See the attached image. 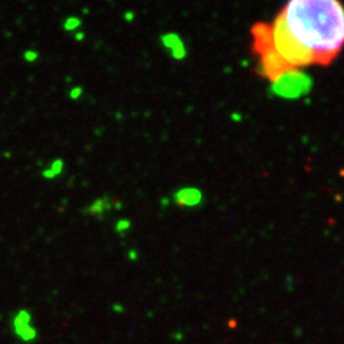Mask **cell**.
Segmentation results:
<instances>
[{"mask_svg": "<svg viewBox=\"0 0 344 344\" xmlns=\"http://www.w3.org/2000/svg\"><path fill=\"white\" fill-rule=\"evenodd\" d=\"M291 35L329 66L344 46V7L337 0H293L283 9Z\"/></svg>", "mask_w": 344, "mask_h": 344, "instance_id": "obj_1", "label": "cell"}, {"mask_svg": "<svg viewBox=\"0 0 344 344\" xmlns=\"http://www.w3.org/2000/svg\"><path fill=\"white\" fill-rule=\"evenodd\" d=\"M271 26V36L275 52L287 62L293 69H298L308 65H316V58L311 50L304 48L291 32L288 30L283 14L280 13Z\"/></svg>", "mask_w": 344, "mask_h": 344, "instance_id": "obj_2", "label": "cell"}, {"mask_svg": "<svg viewBox=\"0 0 344 344\" xmlns=\"http://www.w3.org/2000/svg\"><path fill=\"white\" fill-rule=\"evenodd\" d=\"M251 32L254 39L253 46L259 55V69L262 71V76H265L274 84L278 78H281L293 68L287 62H284L283 58L274 49L270 25L257 23L253 26Z\"/></svg>", "mask_w": 344, "mask_h": 344, "instance_id": "obj_3", "label": "cell"}, {"mask_svg": "<svg viewBox=\"0 0 344 344\" xmlns=\"http://www.w3.org/2000/svg\"><path fill=\"white\" fill-rule=\"evenodd\" d=\"M310 84L311 82L307 76L300 74L297 69H291L274 82V90L281 96L295 98L307 92Z\"/></svg>", "mask_w": 344, "mask_h": 344, "instance_id": "obj_4", "label": "cell"}, {"mask_svg": "<svg viewBox=\"0 0 344 344\" xmlns=\"http://www.w3.org/2000/svg\"><path fill=\"white\" fill-rule=\"evenodd\" d=\"M173 201L179 207H188V208L198 207L202 202V192L194 186H185L173 194Z\"/></svg>", "mask_w": 344, "mask_h": 344, "instance_id": "obj_5", "label": "cell"}, {"mask_svg": "<svg viewBox=\"0 0 344 344\" xmlns=\"http://www.w3.org/2000/svg\"><path fill=\"white\" fill-rule=\"evenodd\" d=\"M161 42H162V45H164L167 49H170L171 56L173 59H176V61H182V59H185V56H186V49H185L184 42H182V39L179 37V35H176V33H167V35H162V36H161Z\"/></svg>", "mask_w": 344, "mask_h": 344, "instance_id": "obj_6", "label": "cell"}, {"mask_svg": "<svg viewBox=\"0 0 344 344\" xmlns=\"http://www.w3.org/2000/svg\"><path fill=\"white\" fill-rule=\"evenodd\" d=\"M29 321H30V316L26 310H22L17 317L14 319V327H16V332L19 333L22 337H26V334H29L30 337L35 334V332L29 327Z\"/></svg>", "mask_w": 344, "mask_h": 344, "instance_id": "obj_7", "label": "cell"}, {"mask_svg": "<svg viewBox=\"0 0 344 344\" xmlns=\"http://www.w3.org/2000/svg\"><path fill=\"white\" fill-rule=\"evenodd\" d=\"M112 208V202L109 201L108 197H102L98 198L96 201H93L89 208H87V212L95 215V217H102L106 211H109Z\"/></svg>", "mask_w": 344, "mask_h": 344, "instance_id": "obj_8", "label": "cell"}, {"mask_svg": "<svg viewBox=\"0 0 344 344\" xmlns=\"http://www.w3.org/2000/svg\"><path fill=\"white\" fill-rule=\"evenodd\" d=\"M81 25H82V20H81L79 17L71 16V17H68V19L65 20L63 27H65V30H66V32H75L76 29H79V27H81Z\"/></svg>", "mask_w": 344, "mask_h": 344, "instance_id": "obj_9", "label": "cell"}, {"mask_svg": "<svg viewBox=\"0 0 344 344\" xmlns=\"http://www.w3.org/2000/svg\"><path fill=\"white\" fill-rule=\"evenodd\" d=\"M131 228V221L129 220H118L115 224V231L116 233H125Z\"/></svg>", "mask_w": 344, "mask_h": 344, "instance_id": "obj_10", "label": "cell"}, {"mask_svg": "<svg viewBox=\"0 0 344 344\" xmlns=\"http://www.w3.org/2000/svg\"><path fill=\"white\" fill-rule=\"evenodd\" d=\"M63 165H65V164H63V161H62L61 158H58V160H55L52 164H50L49 170L53 172L56 176H58V175H61L62 171H63Z\"/></svg>", "mask_w": 344, "mask_h": 344, "instance_id": "obj_11", "label": "cell"}, {"mask_svg": "<svg viewBox=\"0 0 344 344\" xmlns=\"http://www.w3.org/2000/svg\"><path fill=\"white\" fill-rule=\"evenodd\" d=\"M37 52L36 50H26L25 53H23V59H25L26 62H35L37 61Z\"/></svg>", "mask_w": 344, "mask_h": 344, "instance_id": "obj_12", "label": "cell"}, {"mask_svg": "<svg viewBox=\"0 0 344 344\" xmlns=\"http://www.w3.org/2000/svg\"><path fill=\"white\" fill-rule=\"evenodd\" d=\"M82 87L81 86H76V87H74V89H71V92H69V98L74 99V100H76V99H79L81 96H82Z\"/></svg>", "mask_w": 344, "mask_h": 344, "instance_id": "obj_13", "label": "cell"}, {"mask_svg": "<svg viewBox=\"0 0 344 344\" xmlns=\"http://www.w3.org/2000/svg\"><path fill=\"white\" fill-rule=\"evenodd\" d=\"M42 175L46 178V179H53V178H56V175L53 173V172L50 171V170H45V171L42 172Z\"/></svg>", "mask_w": 344, "mask_h": 344, "instance_id": "obj_14", "label": "cell"}, {"mask_svg": "<svg viewBox=\"0 0 344 344\" xmlns=\"http://www.w3.org/2000/svg\"><path fill=\"white\" fill-rule=\"evenodd\" d=\"M134 17H135V14H134V12H126V13H125V20H128V22H132V20H134Z\"/></svg>", "mask_w": 344, "mask_h": 344, "instance_id": "obj_15", "label": "cell"}, {"mask_svg": "<svg viewBox=\"0 0 344 344\" xmlns=\"http://www.w3.org/2000/svg\"><path fill=\"white\" fill-rule=\"evenodd\" d=\"M75 39H76V40H84V39H85V33H84V32H76Z\"/></svg>", "mask_w": 344, "mask_h": 344, "instance_id": "obj_16", "label": "cell"}, {"mask_svg": "<svg viewBox=\"0 0 344 344\" xmlns=\"http://www.w3.org/2000/svg\"><path fill=\"white\" fill-rule=\"evenodd\" d=\"M129 257H131V259H136V258H138V256H136L135 251H131V254H129Z\"/></svg>", "mask_w": 344, "mask_h": 344, "instance_id": "obj_17", "label": "cell"}]
</instances>
